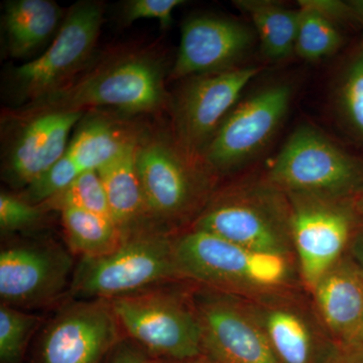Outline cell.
<instances>
[{"label":"cell","instance_id":"cell-31","mask_svg":"<svg viewBox=\"0 0 363 363\" xmlns=\"http://www.w3.org/2000/svg\"><path fill=\"white\" fill-rule=\"evenodd\" d=\"M104 363H155V360L138 344L124 337L116 344Z\"/></svg>","mask_w":363,"mask_h":363},{"label":"cell","instance_id":"cell-5","mask_svg":"<svg viewBox=\"0 0 363 363\" xmlns=\"http://www.w3.org/2000/svg\"><path fill=\"white\" fill-rule=\"evenodd\" d=\"M176 234L161 228L145 229L123 238L108 255L80 259L68 295L72 300H112L182 279Z\"/></svg>","mask_w":363,"mask_h":363},{"label":"cell","instance_id":"cell-2","mask_svg":"<svg viewBox=\"0 0 363 363\" xmlns=\"http://www.w3.org/2000/svg\"><path fill=\"white\" fill-rule=\"evenodd\" d=\"M166 97L160 62L150 55H124L108 60L63 89L23 104L11 117L26 121L51 112H85L97 107L150 113L161 108Z\"/></svg>","mask_w":363,"mask_h":363},{"label":"cell","instance_id":"cell-6","mask_svg":"<svg viewBox=\"0 0 363 363\" xmlns=\"http://www.w3.org/2000/svg\"><path fill=\"white\" fill-rule=\"evenodd\" d=\"M266 180L285 192L354 200L363 164L310 125H301L272 161Z\"/></svg>","mask_w":363,"mask_h":363},{"label":"cell","instance_id":"cell-15","mask_svg":"<svg viewBox=\"0 0 363 363\" xmlns=\"http://www.w3.org/2000/svg\"><path fill=\"white\" fill-rule=\"evenodd\" d=\"M259 72V67H240L189 81L177 99L174 114L184 150L203 154L241 92Z\"/></svg>","mask_w":363,"mask_h":363},{"label":"cell","instance_id":"cell-9","mask_svg":"<svg viewBox=\"0 0 363 363\" xmlns=\"http://www.w3.org/2000/svg\"><path fill=\"white\" fill-rule=\"evenodd\" d=\"M286 196L294 253L303 285L309 292L325 272L348 252L359 229L360 215L353 200L300 193Z\"/></svg>","mask_w":363,"mask_h":363},{"label":"cell","instance_id":"cell-17","mask_svg":"<svg viewBox=\"0 0 363 363\" xmlns=\"http://www.w3.org/2000/svg\"><path fill=\"white\" fill-rule=\"evenodd\" d=\"M133 140V135L105 119L82 118L63 157L21 196L32 204H42L78 177L98 171Z\"/></svg>","mask_w":363,"mask_h":363},{"label":"cell","instance_id":"cell-16","mask_svg":"<svg viewBox=\"0 0 363 363\" xmlns=\"http://www.w3.org/2000/svg\"><path fill=\"white\" fill-rule=\"evenodd\" d=\"M255 43L252 30L240 21L201 16L186 21L172 79L196 77L238 68Z\"/></svg>","mask_w":363,"mask_h":363},{"label":"cell","instance_id":"cell-28","mask_svg":"<svg viewBox=\"0 0 363 363\" xmlns=\"http://www.w3.org/2000/svg\"><path fill=\"white\" fill-rule=\"evenodd\" d=\"M340 96L348 123L363 138V50L354 57L346 71Z\"/></svg>","mask_w":363,"mask_h":363},{"label":"cell","instance_id":"cell-11","mask_svg":"<svg viewBox=\"0 0 363 363\" xmlns=\"http://www.w3.org/2000/svg\"><path fill=\"white\" fill-rule=\"evenodd\" d=\"M124 338L107 300H71L40 329L28 363H104Z\"/></svg>","mask_w":363,"mask_h":363},{"label":"cell","instance_id":"cell-26","mask_svg":"<svg viewBox=\"0 0 363 363\" xmlns=\"http://www.w3.org/2000/svg\"><path fill=\"white\" fill-rule=\"evenodd\" d=\"M40 205L48 213L79 209L111 218L104 184L97 171L88 172L78 177L70 185Z\"/></svg>","mask_w":363,"mask_h":363},{"label":"cell","instance_id":"cell-18","mask_svg":"<svg viewBox=\"0 0 363 363\" xmlns=\"http://www.w3.org/2000/svg\"><path fill=\"white\" fill-rule=\"evenodd\" d=\"M85 112H51L23 121L4 176L16 188H28L49 172L65 154L70 133Z\"/></svg>","mask_w":363,"mask_h":363},{"label":"cell","instance_id":"cell-36","mask_svg":"<svg viewBox=\"0 0 363 363\" xmlns=\"http://www.w3.org/2000/svg\"><path fill=\"white\" fill-rule=\"evenodd\" d=\"M353 202H354L355 209L357 210L358 214H359L360 216H363V194L355 198Z\"/></svg>","mask_w":363,"mask_h":363},{"label":"cell","instance_id":"cell-19","mask_svg":"<svg viewBox=\"0 0 363 363\" xmlns=\"http://www.w3.org/2000/svg\"><path fill=\"white\" fill-rule=\"evenodd\" d=\"M326 328L340 345H350L363 319V271L350 252L325 272L308 292Z\"/></svg>","mask_w":363,"mask_h":363},{"label":"cell","instance_id":"cell-34","mask_svg":"<svg viewBox=\"0 0 363 363\" xmlns=\"http://www.w3.org/2000/svg\"><path fill=\"white\" fill-rule=\"evenodd\" d=\"M154 360L155 363H216L202 354L199 355V357L188 358V359L183 360H160L155 359V358Z\"/></svg>","mask_w":363,"mask_h":363},{"label":"cell","instance_id":"cell-22","mask_svg":"<svg viewBox=\"0 0 363 363\" xmlns=\"http://www.w3.org/2000/svg\"><path fill=\"white\" fill-rule=\"evenodd\" d=\"M234 6L247 13L255 26L260 49L267 59L281 61L295 54L300 11L269 0H238Z\"/></svg>","mask_w":363,"mask_h":363},{"label":"cell","instance_id":"cell-21","mask_svg":"<svg viewBox=\"0 0 363 363\" xmlns=\"http://www.w3.org/2000/svg\"><path fill=\"white\" fill-rule=\"evenodd\" d=\"M61 9L51 0H13L7 2L2 28L7 52L23 58L35 51L58 28Z\"/></svg>","mask_w":363,"mask_h":363},{"label":"cell","instance_id":"cell-7","mask_svg":"<svg viewBox=\"0 0 363 363\" xmlns=\"http://www.w3.org/2000/svg\"><path fill=\"white\" fill-rule=\"evenodd\" d=\"M135 164L150 220L168 233L188 229L213 195L206 173L162 140L138 143Z\"/></svg>","mask_w":363,"mask_h":363},{"label":"cell","instance_id":"cell-29","mask_svg":"<svg viewBox=\"0 0 363 363\" xmlns=\"http://www.w3.org/2000/svg\"><path fill=\"white\" fill-rule=\"evenodd\" d=\"M183 4V0H130L124 6L123 21L157 20L162 28H168L173 23L174 11Z\"/></svg>","mask_w":363,"mask_h":363},{"label":"cell","instance_id":"cell-30","mask_svg":"<svg viewBox=\"0 0 363 363\" xmlns=\"http://www.w3.org/2000/svg\"><path fill=\"white\" fill-rule=\"evenodd\" d=\"M298 4L301 9L315 11L335 25L350 20L357 14L363 16L362 2L350 4L337 0H301Z\"/></svg>","mask_w":363,"mask_h":363},{"label":"cell","instance_id":"cell-20","mask_svg":"<svg viewBox=\"0 0 363 363\" xmlns=\"http://www.w3.org/2000/svg\"><path fill=\"white\" fill-rule=\"evenodd\" d=\"M138 143L136 140L128 143L97 171L104 184L112 220L123 238L145 229L160 228L150 220L138 178L135 164Z\"/></svg>","mask_w":363,"mask_h":363},{"label":"cell","instance_id":"cell-3","mask_svg":"<svg viewBox=\"0 0 363 363\" xmlns=\"http://www.w3.org/2000/svg\"><path fill=\"white\" fill-rule=\"evenodd\" d=\"M188 229L277 257H295L291 207L285 192L267 180L213 193Z\"/></svg>","mask_w":363,"mask_h":363},{"label":"cell","instance_id":"cell-14","mask_svg":"<svg viewBox=\"0 0 363 363\" xmlns=\"http://www.w3.org/2000/svg\"><path fill=\"white\" fill-rule=\"evenodd\" d=\"M292 95L290 85L278 83L262 88L238 105L203 152L207 168L231 171L264 149L283 123Z\"/></svg>","mask_w":363,"mask_h":363},{"label":"cell","instance_id":"cell-4","mask_svg":"<svg viewBox=\"0 0 363 363\" xmlns=\"http://www.w3.org/2000/svg\"><path fill=\"white\" fill-rule=\"evenodd\" d=\"M195 284L185 279L152 286L107 300L123 336L160 360L201 355V331L196 313Z\"/></svg>","mask_w":363,"mask_h":363},{"label":"cell","instance_id":"cell-10","mask_svg":"<svg viewBox=\"0 0 363 363\" xmlns=\"http://www.w3.org/2000/svg\"><path fill=\"white\" fill-rule=\"evenodd\" d=\"M306 289L245 298L279 363H334L344 350L326 328Z\"/></svg>","mask_w":363,"mask_h":363},{"label":"cell","instance_id":"cell-12","mask_svg":"<svg viewBox=\"0 0 363 363\" xmlns=\"http://www.w3.org/2000/svg\"><path fill=\"white\" fill-rule=\"evenodd\" d=\"M68 247L56 241H16L0 252L2 304L23 310L56 302L70 290L75 264Z\"/></svg>","mask_w":363,"mask_h":363},{"label":"cell","instance_id":"cell-25","mask_svg":"<svg viewBox=\"0 0 363 363\" xmlns=\"http://www.w3.org/2000/svg\"><path fill=\"white\" fill-rule=\"evenodd\" d=\"M42 317L11 306L0 305V362L23 363Z\"/></svg>","mask_w":363,"mask_h":363},{"label":"cell","instance_id":"cell-35","mask_svg":"<svg viewBox=\"0 0 363 363\" xmlns=\"http://www.w3.org/2000/svg\"><path fill=\"white\" fill-rule=\"evenodd\" d=\"M346 347H355L362 348L363 350V319L359 327H358L357 331L355 332L354 336L351 339L350 345Z\"/></svg>","mask_w":363,"mask_h":363},{"label":"cell","instance_id":"cell-33","mask_svg":"<svg viewBox=\"0 0 363 363\" xmlns=\"http://www.w3.org/2000/svg\"><path fill=\"white\" fill-rule=\"evenodd\" d=\"M334 363H363V350L355 347H344L340 357Z\"/></svg>","mask_w":363,"mask_h":363},{"label":"cell","instance_id":"cell-23","mask_svg":"<svg viewBox=\"0 0 363 363\" xmlns=\"http://www.w3.org/2000/svg\"><path fill=\"white\" fill-rule=\"evenodd\" d=\"M60 213L67 247L80 259L108 255L123 242V234L109 217L79 209Z\"/></svg>","mask_w":363,"mask_h":363},{"label":"cell","instance_id":"cell-24","mask_svg":"<svg viewBox=\"0 0 363 363\" xmlns=\"http://www.w3.org/2000/svg\"><path fill=\"white\" fill-rule=\"evenodd\" d=\"M295 54L306 61L317 62L332 56L342 45V35L337 26L323 16L301 9Z\"/></svg>","mask_w":363,"mask_h":363},{"label":"cell","instance_id":"cell-27","mask_svg":"<svg viewBox=\"0 0 363 363\" xmlns=\"http://www.w3.org/2000/svg\"><path fill=\"white\" fill-rule=\"evenodd\" d=\"M40 204H32L21 195L0 194V231L2 236L28 230L37 226L47 214Z\"/></svg>","mask_w":363,"mask_h":363},{"label":"cell","instance_id":"cell-8","mask_svg":"<svg viewBox=\"0 0 363 363\" xmlns=\"http://www.w3.org/2000/svg\"><path fill=\"white\" fill-rule=\"evenodd\" d=\"M104 16L100 2L74 4L44 54L11 72L9 81L14 96L30 104L71 84L92 55Z\"/></svg>","mask_w":363,"mask_h":363},{"label":"cell","instance_id":"cell-32","mask_svg":"<svg viewBox=\"0 0 363 363\" xmlns=\"http://www.w3.org/2000/svg\"><path fill=\"white\" fill-rule=\"evenodd\" d=\"M348 252L363 271V228H359L351 241Z\"/></svg>","mask_w":363,"mask_h":363},{"label":"cell","instance_id":"cell-13","mask_svg":"<svg viewBox=\"0 0 363 363\" xmlns=\"http://www.w3.org/2000/svg\"><path fill=\"white\" fill-rule=\"evenodd\" d=\"M201 354L216 363H279L245 298L196 285Z\"/></svg>","mask_w":363,"mask_h":363},{"label":"cell","instance_id":"cell-1","mask_svg":"<svg viewBox=\"0 0 363 363\" xmlns=\"http://www.w3.org/2000/svg\"><path fill=\"white\" fill-rule=\"evenodd\" d=\"M182 279L242 298L305 289L294 257L253 252L212 234L186 229L176 234Z\"/></svg>","mask_w":363,"mask_h":363}]
</instances>
